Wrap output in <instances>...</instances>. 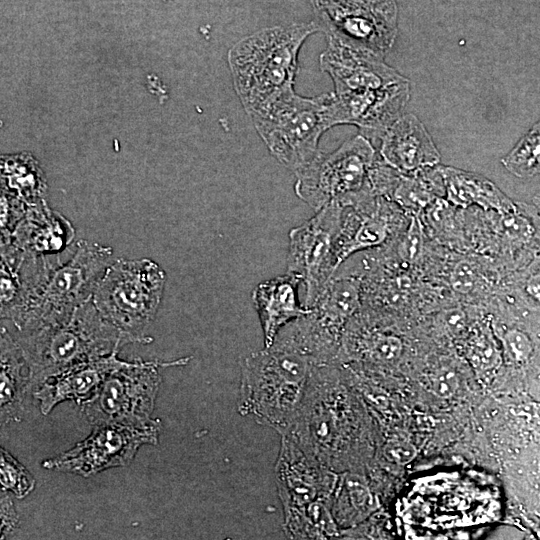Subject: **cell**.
Listing matches in <instances>:
<instances>
[{
  "label": "cell",
  "instance_id": "1",
  "mask_svg": "<svg viewBox=\"0 0 540 540\" xmlns=\"http://www.w3.org/2000/svg\"><path fill=\"white\" fill-rule=\"evenodd\" d=\"M320 67L333 80L336 123L352 124L379 137L403 113L409 80L383 58L327 39Z\"/></svg>",
  "mask_w": 540,
  "mask_h": 540
},
{
  "label": "cell",
  "instance_id": "2",
  "mask_svg": "<svg viewBox=\"0 0 540 540\" xmlns=\"http://www.w3.org/2000/svg\"><path fill=\"white\" fill-rule=\"evenodd\" d=\"M316 363L280 329L242 363L238 412L283 435Z\"/></svg>",
  "mask_w": 540,
  "mask_h": 540
},
{
  "label": "cell",
  "instance_id": "3",
  "mask_svg": "<svg viewBox=\"0 0 540 540\" xmlns=\"http://www.w3.org/2000/svg\"><path fill=\"white\" fill-rule=\"evenodd\" d=\"M318 24L293 23L257 31L234 44L228 64L234 88L248 115L294 90L299 51Z\"/></svg>",
  "mask_w": 540,
  "mask_h": 540
},
{
  "label": "cell",
  "instance_id": "4",
  "mask_svg": "<svg viewBox=\"0 0 540 540\" xmlns=\"http://www.w3.org/2000/svg\"><path fill=\"white\" fill-rule=\"evenodd\" d=\"M21 333L17 341L28 366L31 393L69 368L132 343L100 315L92 299L64 321Z\"/></svg>",
  "mask_w": 540,
  "mask_h": 540
},
{
  "label": "cell",
  "instance_id": "5",
  "mask_svg": "<svg viewBox=\"0 0 540 540\" xmlns=\"http://www.w3.org/2000/svg\"><path fill=\"white\" fill-rule=\"evenodd\" d=\"M166 283L155 261L120 258L107 267L92 296L100 315L132 343L148 344L146 330L154 320Z\"/></svg>",
  "mask_w": 540,
  "mask_h": 540
},
{
  "label": "cell",
  "instance_id": "6",
  "mask_svg": "<svg viewBox=\"0 0 540 540\" xmlns=\"http://www.w3.org/2000/svg\"><path fill=\"white\" fill-rule=\"evenodd\" d=\"M249 117L270 153L293 172L315 157L321 135L337 125L333 92L309 98L292 90Z\"/></svg>",
  "mask_w": 540,
  "mask_h": 540
},
{
  "label": "cell",
  "instance_id": "7",
  "mask_svg": "<svg viewBox=\"0 0 540 540\" xmlns=\"http://www.w3.org/2000/svg\"><path fill=\"white\" fill-rule=\"evenodd\" d=\"M377 153L371 142L357 135L331 153L319 150L304 167L294 172L296 195L315 212L335 203L357 208L373 200L370 172Z\"/></svg>",
  "mask_w": 540,
  "mask_h": 540
},
{
  "label": "cell",
  "instance_id": "8",
  "mask_svg": "<svg viewBox=\"0 0 540 540\" xmlns=\"http://www.w3.org/2000/svg\"><path fill=\"white\" fill-rule=\"evenodd\" d=\"M112 261L110 246L79 240L71 257L53 267L16 328L25 332L66 320L76 308L92 299Z\"/></svg>",
  "mask_w": 540,
  "mask_h": 540
},
{
  "label": "cell",
  "instance_id": "9",
  "mask_svg": "<svg viewBox=\"0 0 540 540\" xmlns=\"http://www.w3.org/2000/svg\"><path fill=\"white\" fill-rule=\"evenodd\" d=\"M190 357L172 361H126L102 382L95 395L81 405L85 418L93 425L113 423L148 427L158 423L151 418L162 382L160 369L181 366Z\"/></svg>",
  "mask_w": 540,
  "mask_h": 540
},
{
  "label": "cell",
  "instance_id": "10",
  "mask_svg": "<svg viewBox=\"0 0 540 540\" xmlns=\"http://www.w3.org/2000/svg\"><path fill=\"white\" fill-rule=\"evenodd\" d=\"M318 26L331 39L379 58L397 35L395 0H312Z\"/></svg>",
  "mask_w": 540,
  "mask_h": 540
},
{
  "label": "cell",
  "instance_id": "11",
  "mask_svg": "<svg viewBox=\"0 0 540 540\" xmlns=\"http://www.w3.org/2000/svg\"><path fill=\"white\" fill-rule=\"evenodd\" d=\"M162 425L131 427L113 423L92 425L89 436L71 449L43 461L44 468L82 477L128 465L142 445H156Z\"/></svg>",
  "mask_w": 540,
  "mask_h": 540
},
{
  "label": "cell",
  "instance_id": "12",
  "mask_svg": "<svg viewBox=\"0 0 540 540\" xmlns=\"http://www.w3.org/2000/svg\"><path fill=\"white\" fill-rule=\"evenodd\" d=\"M344 209L328 204L289 232L287 272L297 274L305 285V308L314 305L337 270L335 242Z\"/></svg>",
  "mask_w": 540,
  "mask_h": 540
},
{
  "label": "cell",
  "instance_id": "13",
  "mask_svg": "<svg viewBox=\"0 0 540 540\" xmlns=\"http://www.w3.org/2000/svg\"><path fill=\"white\" fill-rule=\"evenodd\" d=\"M401 208L382 196L359 208H345L335 242L338 269L351 255L382 246L403 227Z\"/></svg>",
  "mask_w": 540,
  "mask_h": 540
},
{
  "label": "cell",
  "instance_id": "14",
  "mask_svg": "<svg viewBox=\"0 0 540 540\" xmlns=\"http://www.w3.org/2000/svg\"><path fill=\"white\" fill-rule=\"evenodd\" d=\"M288 436H282L275 466L278 495L283 511L302 509L332 493L336 476L319 469Z\"/></svg>",
  "mask_w": 540,
  "mask_h": 540
},
{
  "label": "cell",
  "instance_id": "15",
  "mask_svg": "<svg viewBox=\"0 0 540 540\" xmlns=\"http://www.w3.org/2000/svg\"><path fill=\"white\" fill-rule=\"evenodd\" d=\"M379 138L380 159L401 173H415L440 162L430 134L413 114L401 115Z\"/></svg>",
  "mask_w": 540,
  "mask_h": 540
},
{
  "label": "cell",
  "instance_id": "16",
  "mask_svg": "<svg viewBox=\"0 0 540 540\" xmlns=\"http://www.w3.org/2000/svg\"><path fill=\"white\" fill-rule=\"evenodd\" d=\"M118 352L76 365L38 386L31 394L38 401L41 413L46 415L67 400L79 405L90 400L105 378L126 362L118 358Z\"/></svg>",
  "mask_w": 540,
  "mask_h": 540
},
{
  "label": "cell",
  "instance_id": "17",
  "mask_svg": "<svg viewBox=\"0 0 540 540\" xmlns=\"http://www.w3.org/2000/svg\"><path fill=\"white\" fill-rule=\"evenodd\" d=\"M74 238L71 222L45 200L27 208L11 235V243L24 252L50 256L62 253Z\"/></svg>",
  "mask_w": 540,
  "mask_h": 540
},
{
  "label": "cell",
  "instance_id": "18",
  "mask_svg": "<svg viewBox=\"0 0 540 540\" xmlns=\"http://www.w3.org/2000/svg\"><path fill=\"white\" fill-rule=\"evenodd\" d=\"M301 278L287 272L259 283L252 292L264 334L265 347L272 344L277 332L290 321L309 312L298 300Z\"/></svg>",
  "mask_w": 540,
  "mask_h": 540
},
{
  "label": "cell",
  "instance_id": "19",
  "mask_svg": "<svg viewBox=\"0 0 540 540\" xmlns=\"http://www.w3.org/2000/svg\"><path fill=\"white\" fill-rule=\"evenodd\" d=\"M31 393L28 366L22 349L5 327H0V426L22 420Z\"/></svg>",
  "mask_w": 540,
  "mask_h": 540
},
{
  "label": "cell",
  "instance_id": "20",
  "mask_svg": "<svg viewBox=\"0 0 540 540\" xmlns=\"http://www.w3.org/2000/svg\"><path fill=\"white\" fill-rule=\"evenodd\" d=\"M445 186V198L453 206H478L485 211L497 213L512 212L517 209L505 194L491 181L451 167L438 166Z\"/></svg>",
  "mask_w": 540,
  "mask_h": 540
},
{
  "label": "cell",
  "instance_id": "21",
  "mask_svg": "<svg viewBox=\"0 0 540 540\" xmlns=\"http://www.w3.org/2000/svg\"><path fill=\"white\" fill-rule=\"evenodd\" d=\"M0 187L27 207L46 200L44 171L29 152L0 154Z\"/></svg>",
  "mask_w": 540,
  "mask_h": 540
},
{
  "label": "cell",
  "instance_id": "22",
  "mask_svg": "<svg viewBox=\"0 0 540 540\" xmlns=\"http://www.w3.org/2000/svg\"><path fill=\"white\" fill-rule=\"evenodd\" d=\"M23 254L12 243L0 253V320L9 319L14 325L20 320L26 302L21 272Z\"/></svg>",
  "mask_w": 540,
  "mask_h": 540
},
{
  "label": "cell",
  "instance_id": "23",
  "mask_svg": "<svg viewBox=\"0 0 540 540\" xmlns=\"http://www.w3.org/2000/svg\"><path fill=\"white\" fill-rule=\"evenodd\" d=\"M448 286L460 296H481L491 291L497 283L493 270L484 266L479 260L470 257H459L446 272Z\"/></svg>",
  "mask_w": 540,
  "mask_h": 540
},
{
  "label": "cell",
  "instance_id": "24",
  "mask_svg": "<svg viewBox=\"0 0 540 540\" xmlns=\"http://www.w3.org/2000/svg\"><path fill=\"white\" fill-rule=\"evenodd\" d=\"M539 135V123H536L502 159L503 166L516 177L529 179L539 174Z\"/></svg>",
  "mask_w": 540,
  "mask_h": 540
},
{
  "label": "cell",
  "instance_id": "25",
  "mask_svg": "<svg viewBox=\"0 0 540 540\" xmlns=\"http://www.w3.org/2000/svg\"><path fill=\"white\" fill-rule=\"evenodd\" d=\"M35 487L33 475L7 450L0 446V488L19 499L30 494Z\"/></svg>",
  "mask_w": 540,
  "mask_h": 540
},
{
  "label": "cell",
  "instance_id": "26",
  "mask_svg": "<svg viewBox=\"0 0 540 540\" xmlns=\"http://www.w3.org/2000/svg\"><path fill=\"white\" fill-rule=\"evenodd\" d=\"M341 493L360 514L370 511L373 507V495L365 478L359 474L348 472L343 476Z\"/></svg>",
  "mask_w": 540,
  "mask_h": 540
},
{
  "label": "cell",
  "instance_id": "27",
  "mask_svg": "<svg viewBox=\"0 0 540 540\" xmlns=\"http://www.w3.org/2000/svg\"><path fill=\"white\" fill-rule=\"evenodd\" d=\"M27 206L0 187V232L11 237Z\"/></svg>",
  "mask_w": 540,
  "mask_h": 540
},
{
  "label": "cell",
  "instance_id": "28",
  "mask_svg": "<svg viewBox=\"0 0 540 540\" xmlns=\"http://www.w3.org/2000/svg\"><path fill=\"white\" fill-rule=\"evenodd\" d=\"M503 344L508 358L516 363H522L530 358L534 343L529 335L519 329H510L503 336Z\"/></svg>",
  "mask_w": 540,
  "mask_h": 540
},
{
  "label": "cell",
  "instance_id": "29",
  "mask_svg": "<svg viewBox=\"0 0 540 540\" xmlns=\"http://www.w3.org/2000/svg\"><path fill=\"white\" fill-rule=\"evenodd\" d=\"M458 385V375L450 367H441L430 377L431 391L441 398L451 397L456 392Z\"/></svg>",
  "mask_w": 540,
  "mask_h": 540
},
{
  "label": "cell",
  "instance_id": "30",
  "mask_svg": "<svg viewBox=\"0 0 540 540\" xmlns=\"http://www.w3.org/2000/svg\"><path fill=\"white\" fill-rule=\"evenodd\" d=\"M439 322L445 333L458 336L466 331L468 316L461 308H448L439 314Z\"/></svg>",
  "mask_w": 540,
  "mask_h": 540
},
{
  "label": "cell",
  "instance_id": "31",
  "mask_svg": "<svg viewBox=\"0 0 540 540\" xmlns=\"http://www.w3.org/2000/svg\"><path fill=\"white\" fill-rule=\"evenodd\" d=\"M416 454L415 446L406 440H391L384 447L385 457L390 462L400 465L411 462Z\"/></svg>",
  "mask_w": 540,
  "mask_h": 540
},
{
  "label": "cell",
  "instance_id": "32",
  "mask_svg": "<svg viewBox=\"0 0 540 540\" xmlns=\"http://www.w3.org/2000/svg\"><path fill=\"white\" fill-rule=\"evenodd\" d=\"M19 516L9 496L0 498V539H5L18 527Z\"/></svg>",
  "mask_w": 540,
  "mask_h": 540
},
{
  "label": "cell",
  "instance_id": "33",
  "mask_svg": "<svg viewBox=\"0 0 540 540\" xmlns=\"http://www.w3.org/2000/svg\"><path fill=\"white\" fill-rule=\"evenodd\" d=\"M11 243V237H8L0 232V253L4 251Z\"/></svg>",
  "mask_w": 540,
  "mask_h": 540
},
{
  "label": "cell",
  "instance_id": "34",
  "mask_svg": "<svg viewBox=\"0 0 540 540\" xmlns=\"http://www.w3.org/2000/svg\"><path fill=\"white\" fill-rule=\"evenodd\" d=\"M2 125H3V121H2V120H0V127H2Z\"/></svg>",
  "mask_w": 540,
  "mask_h": 540
}]
</instances>
